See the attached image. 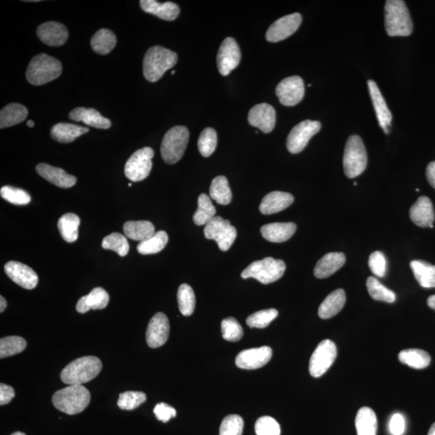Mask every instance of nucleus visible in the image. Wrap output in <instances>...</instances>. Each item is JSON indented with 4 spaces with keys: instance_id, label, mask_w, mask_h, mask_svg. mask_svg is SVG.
Instances as JSON below:
<instances>
[{
    "instance_id": "obj_5",
    "label": "nucleus",
    "mask_w": 435,
    "mask_h": 435,
    "mask_svg": "<svg viewBox=\"0 0 435 435\" xmlns=\"http://www.w3.org/2000/svg\"><path fill=\"white\" fill-rule=\"evenodd\" d=\"M90 393L82 386H70L54 393L53 404L63 413L74 415L81 413L90 404Z\"/></svg>"
},
{
    "instance_id": "obj_53",
    "label": "nucleus",
    "mask_w": 435,
    "mask_h": 435,
    "mask_svg": "<svg viewBox=\"0 0 435 435\" xmlns=\"http://www.w3.org/2000/svg\"><path fill=\"white\" fill-rule=\"evenodd\" d=\"M369 265L375 276L383 277L386 273L387 261L382 251H374L369 256Z\"/></svg>"
},
{
    "instance_id": "obj_8",
    "label": "nucleus",
    "mask_w": 435,
    "mask_h": 435,
    "mask_svg": "<svg viewBox=\"0 0 435 435\" xmlns=\"http://www.w3.org/2000/svg\"><path fill=\"white\" fill-rule=\"evenodd\" d=\"M286 268V264L282 260L266 258L251 263L242 272L241 277L244 279L255 278L268 285L279 280L285 273Z\"/></svg>"
},
{
    "instance_id": "obj_35",
    "label": "nucleus",
    "mask_w": 435,
    "mask_h": 435,
    "mask_svg": "<svg viewBox=\"0 0 435 435\" xmlns=\"http://www.w3.org/2000/svg\"><path fill=\"white\" fill-rule=\"evenodd\" d=\"M80 218L77 214L67 213L59 219L58 227L63 239L68 243H74L79 237Z\"/></svg>"
},
{
    "instance_id": "obj_7",
    "label": "nucleus",
    "mask_w": 435,
    "mask_h": 435,
    "mask_svg": "<svg viewBox=\"0 0 435 435\" xmlns=\"http://www.w3.org/2000/svg\"><path fill=\"white\" fill-rule=\"evenodd\" d=\"M190 132L184 126H175L164 135L161 153L164 162L169 164L179 162L189 142Z\"/></svg>"
},
{
    "instance_id": "obj_42",
    "label": "nucleus",
    "mask_w": 435,
    "mask_h": 435,
    "mask_svg": "<svg viewBox=\"0 0 435 435\" xmlns=\"http://www.w3.org/2000/svg\"><path fill=\"white\" fill-rule=\"evenodd\" d=\"M177 301L180 312L183 315L193 314L196 305L195 295L193 288L187 284H182L178 288Z\"/></svg>"
},
{
    "instance_id": "obj_34",
    "label": "nucleus",
    "mask_w": 435,
    "mask_h": 435,
    "mask_svg": "<svg viewBox=\"0 0 435 435\" xmlns=\"http://www.w3.org/2000/svg\"><path fill=\"white\" fill-rule=\"evenodd\" d=\"M356 427L358 435H377V419L375 412L369 407H362L356 415Z\"/></svg>"
},
{
    "instance_id": "obj_31",
    "label": "nucleus",
    "mask_w": 435,
    "mask_h": 435,
    "mask_svg": "<svg viewBox=\"0 0 435 435\" xmlns=\"http://www.w3.org/2000/svg\"><path fill=\"white\" fill-rule=\"evenodd\" d=\"M89 132L88 128L72 123H60L54 125L51 129V136L59 143L67 144L75 141L77 137L84 135Z\"/></svg>"
},
{
    "instance_id": "obj_20",
    "label": "nucleus",
    "mask_w": 435,
    "mask_h": 435,
    "mask_svg": "<svg viewBox=\"0 0 435 435\" xmlns=\"http://www.w3.org/2000/svg\"><path fill=\"white\" fill-rule=\"evenodd\" d=\"M36 33L44 44L53 47H62L69 38L66 27L55 21L44 23L38 27Z\"/></svg>"
},
{
    "instance_id": "obj_51",
    "label": "nucleus",
    "mask_w": 435,
    "mask_h": 435,
    "mask_svg": "<svg viewBox=\"0 0 435 435\" xmlns=\"http://www.w3.org/2000/svg\"><path fill=\"white\" fill-rule=\"evenodd\" d=\"M244 430V420L240 416L232 414L223 420L219 429V435H242Z\"/></svg>"
},
{
    "instance_id": "obj_14",
    "label": "nucleus",
    "mask_w": 435,
    "mask_h": 435,
    "mask_svg": "<svg viewBox=\"0 0 435 435\" xmlns=\"http://www.w3.org/2000/svg\"><path fill=\"white\" fill-rule=\"evenodd\" d=\"M241 52L235 39L227 38L223 41L217 55V66L223 76H227L239 66Z\"/></svg>"
},
{
    "instance_id": "obj_1",
    "label": "nucleus",
    "mask_w": 435,
    "mask_h": 435,
    "mask_svg": "<svg viewBox=\"0 0 435 435\" xmlns=\"http://www.w3.org/2000/svg\"><path fill=\"white\" fill-rule=\"evenodd\" d=\"M102 368V362L97 357H81L64 368L61 379L63 383L69 386H82L97 377Z\"/></svg>"
},
{
    "instance_id": "obj_28",
    "label": "nucleus",
    "mask_w": 435,
    "mask_h": 435,
    "mask_svg": "<svg viewBox=\"0 0 435 435\" xmlns=\"http://www.w3.org/2000/svg\"><path fill=\"white\" fill-rule=\"evenodd\" d=\"M294 223H269L260 229L261 234L269 242L282 243L290 240L296 232Z\"/></svg>"
},
{
    "instance_id": "obj_18",
    "label": "nucleus",
    "mask_w": 435,
    "mask_h": 435,
    "mask_svg": "<svg viewBox=\"0 0 435 435\" xmlns=\"http://www.w3.org/2000/svg\"><path fill=\"white\" fill-rule=\"evenodd\" d=\"M171 332L167 316L163 313L156 314L150 320L147 332H146V341L149 347L158 348L162 347L168 340Z\"/></svg>"
},
{
    "instance_id": "obj_45",
    "label": "nucleus",
    "mask_w": 435,
    "mask_h": 435,
    "mask_svg": "<svg viewBox=\"0 0 435 435\" xmlns=\"http://www.w3.org/2000/svg\"><path fill=\"white\" fill-rule=\"evenodd\" d=\"M103 249L112 250L121 256H125L129 251V244L127 238L121 233H112L111 235L104 238L102 242Z\"/></svg>"
},
{
    "instance_id": "obj_23",
    "label": "nucleus",
    "mask_w": 435,
    "mask_h": 435,
    "mask_svg": "<svg viewBox=\"0 0 435 435\" xmlns=\"http://www.w3.org/2000/svg\"><path fill=\"white\" fill-rule=\"evenodd\" d=\"M371 98H372L375 114L378 119L380 125L383 128L386 134H388V128L391 126L393 116L387 107L381 90H379L377 84L373 80L368 82Z\"/></svg>"
},
{
    "instance_id": "obj_25",
    "label": "nucleus",
    "mask_w": 435,
    "mask_h": 435,
    "mask_svg": "<svg viewBox=\"0 0 435 435\" xmlns=\"http://www.w3.org/2000/svg\"><path fill=\"white\" fill-rule=\"evenodd\" d=\"M69 118L71 121L82 122L99 129H108L112 126V122L108 119L93 108H77L69 114Z\"/></svg>"
},
{
    "instance_id": "obj_43",
    "label": "nucleus",
    "mask_w": 435,
    "mask_h": 435,
    "mask_svg": "<svg viewBox=\"0 0 435 435\" xmlns=\"http://www.w3.org/2000/svg\"><path fill=\"white\" fill-rule=\"evenodd\" d=\"M27 342L20 336H8L0 340V358L15 356L25 350Z\"/></svg>"
},
{
    "instance_id": "obj_26",
    "label": "nucleus",
    "mask_w": 435,
    "mask_h": 435,
    "mask_svg": "<svg viewBox=\"0 0 435 435\" xmlns=\"http://www.w3.org/2000/svg\"><path fill=\"white\" fill-rule=\"evenodd\" d=\"M140 5L145 12L167 21L176 20L180 13V8L173 2L160 3L155 0H141Z\"/></svg>"
},
{
    "instance_id": "obj_50",
    "label": "nucleus",
    "mask_w": 435,
    "mask_h": 435,
    "mask_svg": "<svg viewBox=\"0 0 435 435\" xmlns=\"http://www.w3.org/2000/svg\"><path fill=\"white\" fill-rule=\"evenodd\" d=\"M223 338L230 342H237L244 336V331L239 322L234 318L223 320L221 324Z\"/></svg>"
},
{
    "instance_id": "obj_3",
    "label": "nucleus",
    "mask_w": 435,
    "mask_h": 435,
    "mask_svg": "<svg viewBox=\"0 0 435 435\" xmlns=\"http://www.w3.org/2000/svg\"><path fill=\"white\" fill-rule=\"evenodd\" d=\"M62 73L60 61L45 53L36 55L26 72L27 80L34 86H41L57 79Z\"/></svg>"
},
{
    "instance_id": "obj_19",
    "label": "nucleus",
    "mask_w": 435,
    "mask_h": 435,
    "mask_svg": "<svg viewBox=\"0 0 435 435\" xmlns=\"http://www.w3.org/2000/svg\"><path fill=\"white\" fill-rule=\"evenodd\" d=\"M248 121L251 126L258 127L264 134H269L276 125V111L268 103L256 105L250 110Z\"/></svg>"
},
{
    "instance_id": "obj_49",
    "label": "nucleus",
    "mask_w": 435,
    "mask_h": 435,
    "mask_svg": "<svg viewBox=\"0 0 435 435\" xmlns=\"http://www.w3.org/2000/svg\"><path fill=\"white\" fill-rule=\"evenodd\" d=\"M0 195L3 199L14 205H27L31 201V196L25 190L10 186L2 187Z\"/></svg>"
},
{
    "instance_id": "obj_33",
    "label": "nucleus",
    "mask_w": 435,
    "mask_h": 435,
    "mask_svg": "<svg viewBox=\"0 0 435 435\" xmlns=\"http://www.w3.org/2000/svg\"><path fill=\"white\" fill-rule=\"evenodd\" d=\"M410 267L416 280L423 288H435V265L427 261L416 260L411 261Z\"/></svg>"
},
{
    "instance_id": "obj_17",
    "label": "nucleus",
    "mask_w": 435,
    "mask_h": 435,
    "mask_svg": "<svg viewBox=\"0 0 435 435\" xmlns=\"http://www.w3.org/2000/svg\"><path fill=\"white\" fill-rule=\"evenodd\" d=\"M273 356L271 348L267 346L240 352L236 359L237 367L246 370H253L267 364Z\"/></svg>"
},
{
    "instance_id": "obj_58",
    "label": "nucleus",
    "mask_w": 435,
    "mask_h": 435,
    "mask_svg": "<svg viewBox=\"0 0 435 435\" xmlns=\"http://www.w3.org/2000/svg\"><path fill=\"white\" fill-rule=\"evenodd\" d=\"M7 301L3 296L0 297V312L3 313L7 308Z\"/></svg>"
},
{
    "instance_id": "obj_27",
    "label": "nucleus",
    "mask_w": 435,
    "mask_h": 435,
    "mask_svg": "<svg viewBox=\"0 0 435 435\" xmlns=\"http://www.w3.org/2000/svg\"><path fill=\"white\" fill-rule=\"evenodd\" d=\"M109 301L108 293L104 288H95L89 295L81 297L76 305V310L80 314H85L90 310H103L107 308Z\"/></svg>"
},
{
    "instance_id": "obj_11",
    "label": "nucleus",
    "mask_w": 435,
    "mask_h": 435,
    "mask_svg": "<svg viewBox=\"0 0 435 435\" xmlns=\"http://www.w3.org/2000/svg\"><path fill=\"white\" fill-rule=\"evenodd\" d=\"M337 356V349L335 343L330 340H325L316 347L309 364V371L313 377H321L332 367Z\"/></svg>"
},
{
    "instance_id": "obj_16",
    "label": "nucleus",
    "mask_w": 435,
    "mask_h": 435,
    "mask_svg": "<svg viewBox=\"0 0 435 435\" xmlns=\"http://www.w3.org/2000/svg\"><path fill=\"white\" fill-rule=\"evenodd\" d=\"M4 272L12 282L26 290H34L38 286V274L25 264L18 261H9L4 266Z\"/></svg>"
},
{
    "instance_id": "obj_57",
    "label": "nucleus",
    "mask_w": 435,
    "mask_h": 435,
    "mask_svg": "<svg viewBox=\"0 0 435 435\" xmlns=\"http://www.w3.org/2000/svg\"><path fill=\"white\" fill-rule=\"evenodd\" d=\"M427 180L433 188L435 189V162H430L427 168Z\"/></svg>"
},
{
    "instance_id": "obj_54",
    "label": "nucleus",
    "mask_w": 435,
    "mask_h": 435,
    "mask_svg": "<svg viewBox=\"0 0 435 435\" xmlns=\"http://www.w3.org/2000/svg\"><path fill=\"white\" fill-rule=\"evenodd\" d=\"M153 412L157 419L164 423H168L177 415L176 410L166 403H159L155 406Z\"/></svg>"
},
{
    "instance_id": "obj_55",
    "label": "nucleus",
    "mask_w": 435,
    "mask_h": 435,
    "mask_svg": "<svg viewBox=\"0 0 435 435\" xmlns=\"http://www.w3.org/2000/svg\"><path fill=\"white\" fill-rule=\"evenodd\" d=\"M406 423L403 416L395 414L392 417L389 423V430L393 435H402L405 432Z\"/></svg>"
},
{
    "instance_id": "obj_48",
    "label": "nucleus",
    "mask_w": 435,
    "mask_h": 435,
    "mask_svg": "<svg viewBox=\"0 0 435 435\" xmlns=\"http://www.w3.org/2000/svg\"><path fill=\"white\" fill-rule=\"evenodd\" d=\"M278 311L268 309L258 311L247 319V325L253 328H265L277 317Z\"/></svg>"
},
{
    "instance_id": "obj_21",
    "label": "nucleus",
    "mask_w": 435,
    "mask_h": 435,
    "mask_svg": "<svg viewBox=\"0 0 435 435\" xmlns=\"http://www.w3.org/2000/svg\"><path fill=\"white\" fill-rule=\"evenodd\" d=\"M410 217L417 226L434 228L435 214L432 201L427 197H420L412 206Z\"/></svg>"
},
{
    "instance_id": "obj_62",
    "label": "nucleus",
    "mask_w": 435,
    "mask_h": 435,
    "mask_svg": "<svg viewBox=\"0 0 435 435\" xmlns=\"http://www.w3.org/2000/svg\"><path fill=\"white\" fill-rule=\"evenodd\" d=\"M12 435H26V434L25 433L17 432L13 433Z\"/></svg>"
},
{
    "instance_id": "obj_61",
    "label": "nucleus",
    "mask_w": 435,
    "mask_h": 435,
    "mask_svg": "<svg viewBox=\"0 0 435 435\" xmlns=\"http://www.w3.org/2000/svg\"><path fill=\"white\" fill-rule=\"evenodd\" d=\"M27 127H34L35 125V123L33 121H29L27 122Z\"/></svg>"
},
{
    "instance_id": "obj_38",
    "label": "nucleus",
    "mask_w": 435,
    "mask_h": 435,
    "mask_svg": "<svg viewBox=\"0 0 435 435\" xmlns=\"http://www.w3.org/2000/svg\"><path fill=\"white\" fill-rule=\"evenodd\" d=\"M398 359L402 364L416 369L427 368L432 360L427 351L415 348L401 351L398 355Z\"/></svg>"
},
{
    "instance_id": "obj_2",
    "label": "nucleus",
    "mask_w": 435,
    "mask_h": 435,
    "mask_svg": "<svg viewBox=\"0 0 435 435\" xmlns=\"http://www.w3.org/2000/svg\"><path fill=\"white\" fill-rule=\"evenodd\" d=\"M177 62V54L162 47L150 48L145 55L144 76L146 80L156 82L162 79L169 69Z\"/></svg>"
},
{
    "instance_id": "obj_52",
    "label": "nucleus",
    "mask_w": 435,
    "mask_h": 435,
    "mask_svg": "<svg viewBox=\"0 0 435 435\" xmlns=\"http://www.w3.org/2000/svg\"><path fill=\"white\" fill-rule=\"evenodd\" d=\"M256 434L258 435H280L281 427L276 420L271 417H261L255 424Z\"/></svg>"
},
{
    "instance_id": "obj_32",
    "label": "nucleus",
    "mask_w": 435,
    "mask_h": 435,
    "mask_svg": "<svg viewBox=\"0 0 435 435\" xmlns=\"http://www.w3.org/2000/svg\"><path fill=\"white\" fill-rule=\"evenodd\" d=\"M29 114L27 109L20 103H10L0 112V128H6L18 125L26 120Z\"/></svg>"
},
{
    "instance_id": "obj_9",
    "label": "nucleus",
    "mask_w": 435,
    "mask_h": 435,
    "mask_svg": "<svg viewBox=\"0 0 435 435\" xmlns=\"http://www.w3.org/2000/svg\"><path fill=\"white\" fill-rule=\"evenodd\" d=\"M153 157L154 151L150 147L137 150L125 164V176L134 182L145 180L152 171Z\"/></svg>"
},
{
    "instance_id": "obj_39",
    "label": "nucleus",
    "mask_w": 435,
    "mask_h": 435,
    "mask_svg": "<svg viewBox=\"0 0 435 435\" xmlns=\"http://www.w3.org/2000/svg\"><path fill=\"white\" fill-rule=\"evenodd\" d=\"M169 237L164 231L155 232L152 236L139 243L137 251L142 255H150L160 253L167 245Z\"/></svg>"
},
{
    "instance_id": "obj_41",
    "label": "nucleus",
    "mask_w": 435,
    "mask_h": 435,
    "mask_svg": "<svg viewBox=\"0 0 435 435\" xmlns=\"http://www.w3.org/2000/svg\"><path fill=\"white\" fill-rule=\"evenodd\" d=\"M216 209L214 207L209 196L201 194L199 198V207L194 214V222L196 225H207L215 217Z\"/></svg>"
},
{
    "instance_id": "obj_56",
    "label": "nucleus",
    "mask_w": 435,
    "mask_h": 435,
    "mask_svg": "<svg viewBox=\"0 0 435 435\" xmlns=\"http://www.w3.org/2000/svg\"><path fill=\"white\" fill-rule=\"evenodd\" d=\"M16 393L14 388L7 384H0V405L4 406L10 403L15 397Z\"/></svg>"
},
{
    "instance_id": "obj_22",
    "label": "nucleus",
    "mask_w": 435,
    "mask_h": 435,
    "mask_svg": "<svg viewBox=\"0 0 435 435\" xmlns=\"http://www.w3.org/2000/svg\"><path fill=\"white\" fill-rule=\"evenodd\" d=\"M36 171L40 177L58 187L66 189L75 186L77 183L76 177L71 175L61 168L53 167L48 164H38Z\"/></svg>"
},
{
    "instance_id": "obj_47",
    "label": "nucleus",
    "mask_w": 435,
    "mask_h": 435,
    "mask_svg": "<svg viewBox=\"0 0 435 435\" xmlns=\"http://www.w3.org/2000/svg\"><path fill=\"white\" fill-rule=\"evenodd\" d=\"M147 399L143 392L128 391L122 393L119 397L118 406L123 410H134L143 404Z\"/></svg>"
},
{
    "instance_id": "obj_10",
    "label": "nucleus",
    "mask_w": 435,
    "mask_h": 435,
    "mask_svg": "<svg viewBox=\"0 0 435 435\" xmlns=\"http://www.w3.org/2000/svg\"><path fill=\"white\" fill-rule=\"evenodd\" d=\"M204 235L207 239L216 241L219 249L225 251L235 242L237 232L230 222L221 216H215L205 225Z\"/></svg>"
},
{
    "instance_id": "obj_13",
    "label": "nucleus",
    "mask_w": 435,
    "mask_h": 435,
    "mask_svg": "<svg viewBox=\"0 0 435 435\" xmlns=\"http://www.w3.org/2000/svg\"><path fill=\"white\" fill-rule=\"evenodd\" d=\"M276 94L279 101L284 106H295L304 97L303 80L299 76L288 77L277 85Z\"/></svg>"
},
{
    "instance_id": "obj_40",
    "label": "nucleus",
    "mask_w": 435,
    "mask_h": 435,
    "mask_svg": "<svg viewBox=\"0 0 435 435\" xmlns=\"http://www.w3.org/2000/svg\"><path fill=\"white\" fill-rule=\"evenodd\" d=\"M210 198L216 201L219 204H230L232 194L225 177L219 176L214 178L210 187Z\"/></svg>"
},
{
    "instance_id": "obj_12",
    "label": "nucleus",
    "mask_w": 435,
    "mask_h": 435,
    "mask_svg": "<svg viewBox=\"0 0 435 435\" xmlns=\"http://www.w3.org/2000/svg\"><path fill=\"white\" fill-rule=\"evenodd\" d=\"M321 123L306 120L296 125L287 137L286 146L290 153L297 154L301 152L312 137L321 129Z\"/></svg>"
},
{
    "instance_id": "obj_36",
    "label": "nucleus",
    "mask_w": 435,
    "mask_h": 435,
    "mask_svg": "<svg viewBox=\"0 0 435 435\" xmlns=\"http://www.w3.org/2000/svg\"><path fill=\"white\" fill-rule=\"evenodd\" d=\"M123 232L129 239L141 242L154 234L155 227L149 221H128L123 225Z\"/></svg>"
},
{
    "instance_id": "obj_29",
    "label": "nucleus",
    "mask_w": 435,
    "mask_h": 435,
    "mask_svg": "<svg viewBox=\"0 0 435 435\" xmlns=\"http://www.w3.org/2000/svg\"><path fill=\"white\" fill-rule=\"evenodd\" d=\"M346 262V256L342 253H327L318 261L314 270V276L319 279L331 277L340 269Z\"/></svg>"
},
{
    "instance_id": "obj_30",
    "label": "nucleus",
    "mask_w": 435,
    "mask_h": 435,
    "mask_svg": "<svg viewBox=\"0 0 435 435\" xmlns=\"http://www.w3.org/2000/svg\"><path fill=\"white\" fill-rule=\"evenodd\" d=\"M346 303V294L342 288H338L330 294L319 308V316L323 319L334 317L340 313Z\"/></svg>"
},
{
    "instance_id": "obj_63",
    "label": "nucleus",
    "mask_w": 435,
    "mask_h": 435,
    "mask_svg": "<svg viewBox=\"0 0 435 435\" xmlns=\"http://www.w3.org/2000/svg\"><path fill=\"white\" fill-rule=\"evenodd\" d=\"M128 186H129V187H131V186H132V184H131V183H130V184H128Z\"/></svg>"
},
{
    "instance_id": "obj_59",
    "label": "nucleus",
    "mask_w": 435,
    "mask_h": 435,
    "mask_svg": "<svg viewBox=\"0 0 435 435\" xmlns=\"http://www.w3.org/2000/svg\"><path fill=\"white\" fill-rule=\"evenodd\" d=\"M427 305L430 308L435 310V295L430 296L427 300Z\"/></svg>"
},
{
    "instance_id": "obj_15",
    "label": "nucleus",
    "mask_w": 435,
    "mask_h": 435,
    "mask_svg": "<svg viewBox=\"0 0 435 435\" xmlns=\"http://www.w3.org/2000/svg\"><path fill=\"white\" fill-rule=\"evenodd\" d=\"M302 18L299 13L291 14L280 18L269 27L266 40L276 43L294 34L301 24Z\"/></svg>"
},
{
    "instance_id": "obj_37",
    "label": "nucleus",
    "mask_w": 435,
    "mask_h": 435,
    "mask_svg": "<svg viewBox=\"0 0 435 435\" xmlns=\"http://www.w3.org/2000/svg\"><path fill=\"white\" fill-rule=\"evenodd\" d=\"M90 44L96 53L107 55L116 47V36L109 29H100L93 36Z\"/></svg>"
},
{
    "instance_id": "obj_4",
    "label": "nucleus",
    "mask_w": 435,
    "mask_h": 435,
    "mask_svg": "<svg viewBox=\"0 0 435 435\" xmlns=\"http://www.w3.org/2000/svg\"><path fill=\"white\" fill-rule=\"evenodd\" d=\"M384 12L386 29L389 36H408L412 34L413 22L404 1L388 0Z\"/></svg>"
},
{
    "instance_id": "obj_46",
    "label": "nucleus",
    "mask_w": 435,
    "mask_h": 435,
    "mask_svg": "<svg viewBox=\"0 0 435 435\" xmlns=\"http://www.w3.org/2000/svg\"><path fill=\"white\" fill-rule=\"evenodd\" d=\"M218 143L216 132L212 127H207L201 132L198 142V148L201 156L208 158L216 149Z\"/></svg>"
},
{
    "instance_id": "obj_24",
    "label": "nucleus",
    "mask_w": 435,
    "mask_h": 435,
    "mask_svg": "<svg viewBox=\"0 0 435 435\" xmlns=\"http://www.w3.org/2000/svg\"><path fill=\"white\" fill-rule=\"evenodd\" d=\"M294 201V196L290 194L282 191H273L264 196L260 205V212L263 214L280 212L290 207Z\"/></svg>"
},
{
    "instance_id": "obj_44",
    "label": "nucleus",
    "mask_w": 435,
    "mask_h": 435,
    "mask_svg": "<svg viewBox=\"0 0 435 435\" xmlns=\"http://www.w3.org/2000/svg\"><path fill=\"white\" fill-rule=\"evenodd\" d=\"M366 286H367L370 296L374 300L388 302V303H393V302L395 301L396 295L395 293L382 285L377 278L369 277Z\"/></svg>"
},
{
    "instance_id": "obj_60",
    "label": "nucleus",
    "mask_w": 435,
    "mask_h": 435,
    "mask_svg": "<svg viewBox=\"0 0 435 435\" xmlns=\"http://www.w3.org/2000/svg\"><path fill=\"white\" fill-rule=\"evenodd\" d=\"M428 435H435V423L430 427Z\"/></svg>"
},
{
    "instance_id": "obj_6",
    "label": "nucleus",
    "mask_w": 435,
    "mask_h": 435,
    "mask_svg": "<svg viewBox=\"0 0 435 435\" xmlns=\"http://www.w3.org/2000/svg\"><path fill=\"white\" fill-rule=\"evenodd\" d=\"M343 163L346 176L349 178L358 177L367 168V151L359 136H351L348 138Z\"/></svg>"
}]
</instances>
